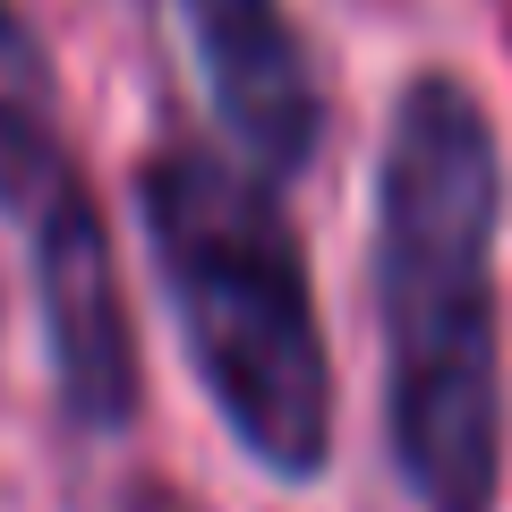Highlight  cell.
<instances>
[{"instance_id": "2", "label": "cell", "mask_w": 512, "mask_h": 512, "mask_svg": "<svg viewBox=\"0 0 512 512\" xmlns=\"http://www.w3.org/2000/svg\"><path fill=\"white\" fill-rule=\"evenodd\" d=\"M137 231H146L171 333L231 444L282 487L325 478L333 350L299 222L282 214L274 180H256L222 146L171 137L137 163Z\"/></svg>"}, {"instance_id": "1", "label": "cell", "mask_w": 512, "mask_h": 512, "mask_svg": "<svg viewBox=\"0 0 512 512\" xmlns=\"http://www.w3.org/2000/svg\"><path fill=\"white\" fill-rule=\"evenodd\" d=\"M504 146L470 77L419 69L376 154V325L384 436L419 512H495L504 495Z\"/></svg>"}, {"instance_id": "3", "label": "cell", "mask_w": 512, "mask_h": 512, "mask_svg": "<svg viewBox=\"0 0 512 512\" xmlns=\"http://www.w3.org/2000/svg\"><path fill=\"white\" fill-rule=\"evenodd\" d=\"M214 120L256 180H299L325 137V86L282 0H180Z\"/></svg>"}]
</instances>
